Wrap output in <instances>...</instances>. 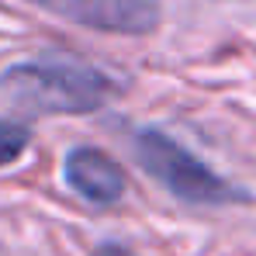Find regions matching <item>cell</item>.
Wrapping results in <instances>:
<instances>
[{"label":"cell","instance_id":"cell-3","mask_svg":"<svg viewBox=\"0 0 256 256\" xmlns=\"http://www.w3.org/2000/svg\"><path fill=\"white\" fill-rule=\"evenodd\" d=\"M52 18L104 35H149L163 24L160 0H28Z\"/></svg>","mask_w":256,"mask_h":256},{"label":"cell","instance_id":"cell-2","mask_svg":"<svg viewBox=\"0 0 256 256\" xmlns=\"http://www.w3.org/2000/svg\"><path fill=\"white\" fill-rule=\"evenodd\" d=\"M135 163L149 173L163 190H170L176 201L225 208V204H250L253 194L222 173H214L204 160H198L184 142H176L163 128H138L132 138Z\"/></svg>","mask_w":256,"mask_h":256},{"label":"cell","instance_id":"cell-5","mask_svg":"<svg viewBox=\"0 0 256 256\" xmlns=\"http://www.w3.org/2000/svg\"><path fill=\"white\" fill-rule=\"evenodd\" d=\"M32 149V128L14 118H0V170L14 166Z\"/></svg>","mask_w":256,"mask_h":256},{"label":"cell","instance_id":"cell-6","mask_svg":"<svg viewBox=\"0 0 256 256\" xmlns=\"http://www.w3.org/2000/svg\"><path fill=\"white\" fill-rule=\"evenodd\" d=\"M94 256H135V253H128L125 246H97Z\"/></svg>","mask_w":256,"mask_h":256},{"label":"cell","instance_id":"cell-4","mask_svg":"<svg viewBox=\"0 0 256 256\" xmlns=\"http://www.w3.org/2000/svg\"><path fill=\"white\" fill-rule=\"evenodd\" d=\"M62 180L80 201L94 208L118 204L128 190V176L118 166V160H111L97 146H73L62 156Z\"/></svg>","mask_w":256,"mask_h":256},{"label":"cell","instance_id":"cell-1","mask_svg":"<svg viewBox=\"0 0 256 256\" xmlns=\"http://www.w3.org/2000/svg\"><path fill=\"white\" fill-rule=\"evenodd\" d=\"M0 90L18 108L38 114H73V118L108 108L122 94L114 76L66 56H35L10 62L0 73Z\"/></svg>","mask_w":256,"mask_h":256}]
</instances>
